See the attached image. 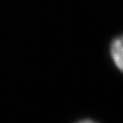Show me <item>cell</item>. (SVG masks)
<instances>
[{"instance_id": "cell-1", "label": "cell", "mask_w": 123, "mask_h": 123, "mask_svg": "<svg viewBox=\"0 0 123 123\" xmlns=\"http://www.w3.org/2000/svg\"><path fill=\"white\" fill-rule=\"evenodd\" d=\"M110 54L115 65L123 73V35L116 38L112 42Z\"/></svg>"}, {"instance_id": "cell-2", "label": "cell", "mask_w": 123, "mask_h": 123, "mask_svg": "<svg viewBox=\"0 0 123 123\" xmlns=\"http://www.w3.org/2000/svg\"><path fill=\"white\" fill-rule=\"evenodd\" d=\"M76 123H98L96 121H92V120H89V119H85V120H81V121H78Z\"/></svg>"}]
</instances>
